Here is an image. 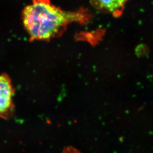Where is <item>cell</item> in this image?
<instances>
[{"label":"cell","instance_id":"obj_1","mask_svg":"<svg viewBox=\"0 0 153 153\" xmlns=\"http://www.w3.org/2000/svg\"><path fill=\"white\" fill-rule=\"evenodd\" d=\"M26 31L33 39L46 40L57 34L71 22H84L90 19L88 10H64L50 0H32L22 13Z\"/></svg>","mask_w":153,"mask_h":153},{"label":"cell","instance_id":"obj_2","mask_svg":"<svg viewBox=\"0 0 153 153\" xmlns=\"http://www.w3.org/2000/svg\"><path fill=\"white\" fill-rule=\"evenodd\" d=\"M13 88L9 77L0 75V115L9 111L13 102Z\"/></svg>","mask_w":153,"mask_h":153},{"label":"cell","instance_id":"obj_3","mask_svg":"<svg viewBox=\"0 0 153 153\" xmlns=\"http://www.w3.org/2000/svg\"><path fill=\"white\" fill-rule=\"evenodd\" d=\"M128 0H91V5L98 10L110 13L114 16L122 13Z\"/></svg>","mask_w":153,"mask_h":153},{"label":"cell","instance_id":"obj_4","mask_svg":"<svg viewBox=\"0 0 153 153\" xmlns=\"http://www.w3.org/2000/svg\"><path fill=\"white\" fill-rule=\"evenodd\" d=\"M63 153H79L78 152L76 149L72 148H68L65 149Z\"/></svg>","mask_w":153,"mask_h":153}]
</instances>
